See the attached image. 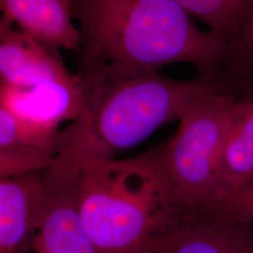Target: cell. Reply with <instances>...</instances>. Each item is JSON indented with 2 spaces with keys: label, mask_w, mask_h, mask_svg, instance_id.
Returning a JSON list of instances; mask_svg holds the SVG:
<instances>
[{
  "label": "cell",
  "mask_w": 253,
  "mask_h": 253,
  "mask_svg": "<svg viewBox=\"0 0 253 253\" xmlns=\"http://www.w3.org/2000/svg\"><path fill=\"white\" fill-rule=\"evenodd\" d=\"M77 75L84 111L65 129V147L96 157L142 143L160 126L178 119L195 100L237 96L221 74L175 80L156 71L90 60L82 61Z\"/></svg>",
  "instance_id": "6da1fadb"
},
{
  "label": "cell",
  "mask_w": 253,
  "mask_h": 253,
  "mask_svg": "<svg viewBox=\"0 0 253 253\" xmlns=\"http://www.w3.org/2000/svg\"><path fill=\"white\" fill-rule=\"evenodd\" d=\"M72 6L81 27L82 61L156 72L189 63L201 76L221 74L226 41L199 29L172 0H72Z\"/></svg>",
  "instance_id": "7a4b0ae2"
},
{
  "label": "cell",
  "mask_w": 253,
  "mask_h": 253,
  "mask_svg": "<svg viewBox=\"0 0 253 253\" xmlns=\"http://www.w3.org/2000/svg\"><path fill=\"white\" fill-rule=\"evenodd\" d=\"M72 152L79 166L82 221L99 253H145L183 212L157 148L124 161Z\"/></svg>",
  "instance_id": "3957f363"
},
{
  "label": "cell",
  "mask_w": 253,
  "mask_h": 253,
  "mask_svg": "<svg viewBox=\"0 0 253 253\" xmlns=\"http://www.w3.org/2000/svg\"><path fill=\"white\" fill-rule=\"evenodd\" d=\"M237 98L219 94L191 102L181 113L175 134L157 148L163 172L183 210L208 206L221 189L220 154L231 104Z\"/></svg>",
  "instance_id": "277c9868"
},
{
  "label": "cell",
  "mask_w": 253,
  "mask_h": 253,
  "mask_svg": "<svg viewBox=\"0 0 253 253\" xmlns=\"http://www.w3.org/2000/svg\"><path fill=\"white\" fill-rule=\"evenodd\" d=\"M31 246L34 253H100L82 221L79 166L70 150H62L42 172Z\"/></svg>",
  "instance_id": "5b68a950"
},
{
  "label": "cell",
  "mask_w": 253,
  "mask_h": 253,
  "mask_svg": "<svg viewBox=\"0 0 253 253\" xmlns=\"http://www.w3.org/2000/svg\"><path fill=\"white\" fill-rule=\"evenodd\" d=\"M145 253H253V223L234 221L204 209L182 213Z\"/></svg>",
  "instance_id": "8992f818"
},
{
  "label": "cell",
  "mask_w": 253,
  "mask_h": 253,
  "mask_svg": "<svg viewBox=\"0 0 253 253\" xmlns=\"http://www.w3.org/2000/svg\"><path fill=\"white\" fill-rule=\"evenodd\" d=\"M0 106L32 126L55 131L68 120L76 121L84 111L78 75L68 81H50L30 86L0 85Z\"/></svg>",
  "instance_id": "52a82bcc"
},
{
  "label": "cell",
  "mask_w": 253,
  "mask_h": 253,
  "mask_svg": "<svg viewBox=\"0 0 253 253\" xmlns=\"http://www.w3.org/2000/svg\"><path fill=\"white\" fill-rule=\"evenodd\" d=\"M64 131L29 125L0 106L1 178L42 172L64 148Z\"/></svg>",
  "instance_id": "ba28073f"
},
{
  "label": "cell",
  "mask_w": 253,
  "mask_h": 253,
  "mask_svg": "<svg viewBox=\"0 0 253 253\" xmlns=\"http://www.w3.org/2000/svg\"><path fill=\"white\" fill-rule=\"evenodd\" d=\"M11 23L0 22V77L1 84L30 86L50 81H68L75 75L51 50Z\"/></svg>",
  "instance_id": "9c48e42d"
},
{
  "label": "cell",
  "mask_w": 253,
  "mask_h": 253,
  "mask_svg": "<svg viewBox=\"0 0 253 253\" xmlns=\"http://www.w3.org/2000/svg\"><path fill=\"white\" fill-rule=\"evenodd\" d=\"M2 18L55 53L81 51L82 34L73 22L72 0H0Z\"/></svg>",
  "instance_id": "30bf717a"
},
{
  "label": "cell",
  "mask_w": 253,
  "mask_h": 253,
  "mask_svg": "<svg viewBox=\"0 0 253 253\" xmlns=\"http://www.w3.org/2000/svg\"><path fill=\"white\" fill-rule=\"evenodd\" d=\"M42 172L1 178L0 253H18L32 235L42 190Z\"/></svg>",
  "instance_id": "8fae6325"
},
{
  "label": "cell",
  "mask_w": 253,
  "mask_h": 253,
  "mask_svg": "<svg viewBox=\"0 0 253 253\" xmlns=\"http://www.w3.org/2000/svg\"><path fill=\"white\" fill-rule=\"evenodd\" d=\"M219 175V192L253 185V93L235 99L231 104Z\"/></svg>",
  "instance_id": "7c38bea8"
},
{
  "label": "cell",
  "mask_w": 253,
  "mask_h": 253,
  "mask_svg": "<svg viewBox=\"0 0 253 253\" xmlns=\"http://www.w3.org/2000/svg\"><path fill=\"white\" fill-rule=\"evenodd\" d=\"M221 74L238 97L253 93V0L228 43V54Z\"/></svg>",
  "instance_id": "4fadbf2b"
},
{
  "label": "cell",
  "mask_w": 253,
  "mask_h": 253,
  "mask_svg": "<svg viewBox=\"0 0 253 253\" xmlns=\"http://www.w3.org/2000/svg\"><path fill=\"white\" fill-rule=\"evenodd\" d=\"M191 17L207 24L226 41L233 39L245 10L253 0H172Z\"/></svg>",
  "instance_id": "5bb4252c"
},
{
  "label": "cell",
  "mask_w": 253,
  "mask_h": 253,
  "mask_svg": "<svg viewBox=\"0 0 253 253\" xmlns=\"http://www.w3.org/2000/svg\"><path fill=\"white\" fill-rule=\"evenodd\" d=\"M203 209L217 217L253 223V185L238 190H223Z\"/></svg>",
  "instance_id": "9a60e30c"
}]
</instances>
